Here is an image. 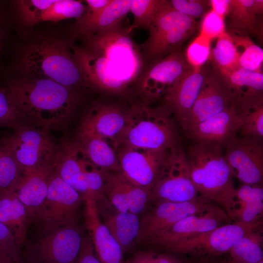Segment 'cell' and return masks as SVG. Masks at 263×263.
<instances>
[{
    "mask_svg": "<svg viewBox=\"0 0 263 263\" xmlns=\"http://www.w3.org/2000/svg\"><path fill=\"white\" fill-rule=\"evenodd\" d=\"M129 28L83 37L85 46H73V54L87 87L120 93L143 71V58Z\"/></svg>",
    "mask_w": 263,
    "mask_h": 263,
    "instance_id": "6da1fadb",
    "label": "cell"
},
{
    "mask_svg": "<svg viewBox=\"0 0 263 263\" xmlns=\"http://www.w3.org/2000/svg\"><path fill=\"white\" fill-rule=\"evenodd\" d=\"M2 86L15 109L30 124L48 131L64 125L81 99L80 90L48 79L19 76Z\"/></svg>",
    "mask_w": 263,
    "mask_h": 263,
    "instance_id": "7a4b0ae2",
    "label": "cell"
},
{
    "mask_svg": "<svg viewBox=\"0 0 263 263\" xmlns=\"http://www.w3.org/2000/svg\"><path fill=\"white\" fill-rule=\"evenodd\" d=\"M191 181L199 195L221 207L233 219L237 207L234 175L225 155V148L192 142L184 150Z\"/></svg>",
    "mask_w": 263,
    "mask_h": 263,
    "instance_id": "3957f363",
    "label": "cell"
},
{
    "mask_svg": "<svg viewBox=\"0 0 263 263\" xmlns=\"http://www.w3.org/2000/svg\"><path fill=\"white\" fill-rule=\"evenodd\" d=\"M70 49L57 38L38 39L24 47L15 69L21 73V76L50 79L80 90V87L87 85Z\"/></svg>",
    "mask_w": 263,
    "mask_h": 263,
    "instance_id": "277c9868",
    "label": "cell"
},
{
    "mask_svg": "<svg viewBox=\"0 0 263 263\" xmlns=\"http://www.w3.org/2000/svg\"><path fill=\"white\" fill-rule=\"evenodd\" d=\"M175 121L164 104L156 107L145 103L133 105L127 111L126 127L118 148L170 150L181 146Z\"/></svg>",
    "mask_w": 263,
    "mask_h": 263,
    "instance_id": "5b68a950",
    "label": "cell"
},
{
    "mask_svg": "<svg viewBox=\"0 0 263 263\" xmlns=\"http://www.w3.org/2000/svg\"><path fill=\"white\" fill-rule=\"evenodd\" d=\"M22 247L29 263H75L84 234L77 223L49 229L34 228Z\"/></svg>",
    "mask_w": 263,
    "mask_h": 263,
    "instance_id": "8992f818",
    "label": "cell"
},
{
    "mask_svg": "<svg viewBox=\"0 0 263 263\" xmlns=\"http://www.w3.org/2000/svg\"><path fill=\"white\" fill-rule=\"evenodd\" d=\"M197 27L194 19L175 10L168 0L155 17L149 38L140 48L143 59L150 64L179 51Z\"/></svg>",
    "mask_w": 263,
    "mask_h": 263,
    "instance_id": "52a82bcc",
    "label": "cell"
},
{
    "mask_svg": "<svg viewBox=\"0 0 263 263\" xmlns=\"http://www.w3.org/2000/svg\"><path fill=\"white\" fill-rule=\"evenodd\" d=\"M1 140L24 171L55 165L60 151L49 131L30 124L1 136Z\"/></svg>",
    "mask_w": 263,
    "mask_h": 263,
    "instance_id": "ba28073f",
    "label": "cell"
},
{
    "mask_svg": "<svg viewBox=\"0 0 263 263\" xmlns=\"http://www.w3.org/2000/svg\"><path fill=\"white\" fill-rule=\"evenodd\" d=\"M59 176L84 200L103 197L105 171L92 163L75 142H63L55 164Z\"/></svg>",
    "mask_w": 263,
    "mask_h": 263,
    "instance_id": "9c48e42d",
    "label": "cell"
},
{
    "mask_svg": "<svg viewBox=\"0 0 263 263\" xmlns=\"http://www.w3.org/2000/svg\"><path fill=\"white\" fill-rule=\"evenodd\" d=\"M82 202L80 194L55 169L49 180L46 199L31 220L29 227L49 229L76 224Z\"/></svg>",
    "mask_w": 263,
    "mask_h": 263,
    "instance_id": "30bf717a",
    "label": "cell"
},
{
    "mask_svg": "<svg viewBox=\"0 0 263 263\" xmlns=\"http://www.w3.org/2000/svg\"><path fill=\"white\" fill-rule=\"evenodd\" d=\"M198 195L190 178L184 149L181 145L171 149L152 189V201L181 203Z\"/></svg>",
    "mask_w": 263,
    "mask_h": 263,
    "instance_id": "8fae6325",
    "label": "cell"
},
{
    "mask_svg": "<svg viewBox=\"0 0 263 263\" xmlns=\"http://www.w3.org/2000/svg\"><path fill=\"white\" fill-rule=\"evenodd\" d=\"M263 227V219L253 223L236 221L181 241L168 251L196 256H220L247 233Z\"/></svg>",
    "mask_w": 263,
    "mask_h": 263,
    "instance_id": "7c38bea8",
    "label": "cell"
},
{
    "mask_svg": "<svg viewBox=\"0 0 263 263\" xmlns=\"http://www.w3.org/2000/svg\"><path fill=\"white\" fill-rule=\"evenodd\" d=\"M191 68L184 55L177 51L145 69L135 83L136 90L146 104L163 100Z\"/></svg>",
    "mask_w": 263,
    "mask_h": 263,
    "instance_id": "4fadbf2b",
    "label": "cell"
},
{
    "mask_svg": "<svg viewBox=\"0 0 263 263\" xmlns=\"http://www.w3.org/2000/svg\"><path fill=\"white\" fill-rule=\"evenodd\" d=\"M216 205L215 203L200 195L188 202L156 203L151 210L140 219L137 242L146 243L181 219L203 213Z\"/></svg>",
    "mask_w": 263,
    "mask_h": 263,
    "instance_id": "5bb4252c",
    "label": "cell"
},
{
    "mask_svg": "<svg viewBox=\"0 0 263 263\" xmlns=\"http://www.w3.org/2000/svg\"><path fill=\"white\" fill-rule=\"evenodd\" d=\"M170 150L120 146L116 150L120 172L131 183L152 191Z\"/></svg>",
    "mask_w": 263,
    "mask_h": 263,
    "instance_id": "9a60e30c",
    "label": "cell"
},
{
    "mask_svg": "<svg viewBox=\"0 0 263 263\" xmlns=\"http://www.w3.org/2000/svg\"><path fill=\"white\" fill-rule=\"evenodd\" d=\"M263 138L238 136L225 147L234 177L243 184L263 185Z\"/></svg>",
    "mask_w": 263,
    "mask_h": 263,
    "instance_id": "2e32d148",
    "label": "cell"
},
{
    "mask_svg": "<svg viewBox=\"0 0 263 263\" xmlns=\"http://www.w3.org/2000/svg\"><path fill=\"white\" fill-rule=\"evenodd\" d=\"M236 100L218 71L206 75L200 93L189 113L179 125L184 132L230 107Z\"/></svg>",
    "mask_w": 263,
    "mask_h": 263,
    "instance_id": "e0dca14e",
    "label": "cell"
},
{
    "mask_svg": "<svg viewBox=\"0 0 263 263\" xmlns=\"http://www.w3.org/2000/svg\"><path fill=\"white\" fill-rule=\"evenodd\" d=\"M245 105L237 99L228 108L184 133L192 142L215 144L225 148L229 142L239 136Z\"/></svg>",
    "mask_w": 263,
    "mask_h": 263,
    "instance_id": "ac0fdd59",
    "label": "cell"
},
{
    "mask_svg": "<svg viewBox=\"0 0 263 263\" xmlns=\"http://www.w3.org/2000/svg\"><path fill=\"white\" fill-rule=\"evenodd\" d=\"M230 220L225 210L216 205L203 213L181 219L145 244L168 251L181 241L227 224Z\"/></svg>",
    "mask_w": 263,
    "mask_h": 263,
    "instance_id": "d6986e66",
    "label": "cell"
},
{
    "mask_svg": "<svg viewBox=\"0 0 263 263\" xmlns=\"http://www.w3.org/2000/svg\"><path fill=\"white\" fill-rule=\"evenodd\" d=\"M127 111L112 104L94 105L85 115L78 130L94 134L108 141L116 150L125 130Z\"/></svg>",
    "mask_w": 263,
    "mask_h": 263,
    "instance_id": "ffe728a7",
    "label": "cell"
},
{
    "mask_svg": "<svg viewBox=\"0 0 263 263\" xmlns=\"http://www.w3.org/2000/svg\"><path fill=\"white\" fill-rule=\"evenodd\" d=\"M104 196L118 212L137 215L152 201L151 191L131 183L120 172L105 170Z\"/></svg>",
    "mask_w": 263,
    "mask_h": 263,
    "instance_id": "44dd1931",
    "label": "cell"
},
{
    "mask_svg": "<svg viewBox=\"0 0 263 263\" xmlns=\"http://www.w3.org/2000/svg\"><path fill=\"white\" fill-rule=\"evenodd\" d=\"M84 218L95 255L101 263H125L122 249L100 220L97 202L91 199L84 201Z\"/></svg>",
    "mask_w": 263,
    "mask_h": 263,
    "instance_id": "7402d4cb",
    "label": "cell"
},
{
    "mask_svg": "<svg viewBox=\"0 0 263 263\" xmlns=\"http://www.w3.org/2000/svg\"><path fill=\"white\" fill-rule=\"evenodd\" d=\"M131 0H112L97 13L86 12L76 19L73 26L75 36L83 37L102 34L121 27L120 24L130 12Z\"/></svg>",
    "mask_w": 263,
    "mask_h": 263,
    "instance_id": "603a6c76",
    "label": "cell"
},
{
    "mask_svg": "<svg viewBox=\"0 0 263 263\" xmlns=\"http://www.w3.org/2000/svg\"><path fill=\"white\" fill-rule=\"evenodd\" d=\"M206 74L191 68L165 96L164 104L180 125L191 110L201 91Z\"/></svg>",
    "mask_w": 263,
    "mask_h": 263,
    "instance_id": "cb8c5ba5",
    "label": "cell"
},
{
    "mask_svg": "<svg viewBox=\"0 0 263 263\" xmlns=\"http://www.w3.org/2000/svg\"><path fill=\"white\" fill-rule=\"evenodd\" d=\"M55 169V165H53L24 171L14 190L26 208L30 224L46 199L49 180Z\"/></svg>",
    "mask_w": 263,
    "mask_h": 263,
    "instance_id": "d4e9b609",
    "label": "cell"
},
{
    "mask_svg": "<svg viewBox=\"0 0 263 263\" xmlns=\"http://www.w3.org/2000/svg\"><path fill=\"white\" fill-rule=\"evenodd\" d=\"M74 142L98 168L106 171L120 172L116 151L106 140L94 134L78 130Z\"/></svg>",
    "mask_w": 263,
    "mask_h": 263,
    "instance_id": "484cf974",
    "label": "cell"
},
{
    "mask_svg": "<svg viewBox=\"0 0 263 263\" xmlns=\"http://www.w3.org/2000/svg\"><path fill=\"white\" fill-rule=\"evenodd\" d=\"M0 223L8 228L22 248L30 222L26 207L14 191L0 194Z\"/></svg>",
    "mask_w": 263,
    "mask_h": 263,
    "instance_id": "4316f807",
    "label": "cell"
},
{
    "mask_svg": "<svg viewBox=\"0 0 263 263\" xmlns=\"http://www.w3.org/2000/svg\"><path fill=\"white\" fill-rule=\"evenodd\" d=\"M236 198L237 205L234 212L233 220L253 223L262 219L263 185L243 184L236 189Z\"/></svg>",
    "mask_w": 263,
    "mask_h": 263,
    "instance_id": "83f0119b",
    "label": "cell"
},
{
    "mask_svg": "<svg viewBox=\"0 0 263 263\" xmlns=\"http://www.w3.org/2000/svg\"><path fill=\"white\" fill-rule=\"evenodd\" d=\"M224 77L235 97L247 102L263 97V72L238 67Z\"/></svg>",
    "mask_w": 263,
    "mask_h": 263,
    "instance_id": "f1b7e54d",
    "label": "cell"
},
{
    "mask_svg": "<svg viewBox=\"0 0 263 263\" xmlns=\"http://www.w3.org/2000/svg\"><path fill=\"white\" fill-rule=\"evenodd\" d=\"M104 224L123 253L130 251L137 242L140 229V219L137 215L118 212L109 216Z\"/></svg>",
    "mask_w": 263,
    "mask_h": 263,
    "instance_id": "f546056e",
    "label": "cell"
},
{
    "mask_svg": "<svg viewBox=\"0 0 263 263\" xmlns=\"http://www.w3.org/2000/svg\"><path fill=\"white\" fill-rule=\"evenodd\" d=\"M263 11V0H230L228 16L231 25L238 32L258 33L256 16Z\"/></svg>",
    "mask_w": 263,
    "mask_h": 263,
    "instance_id": "4dcf8cb0",
    "label": "cell"
},
{
    "mask_svg": "<svg viewBox=\"0 0 263 263\" xmlns=\"http://www.w3.org/2000/svg\"><path fill=\"white\" fill-rule=\"evenodd\" d=\"M263 227L239 240L229 250L230 260L235 263H258L263 260Z\"/></svg>",
    "mask_w": 263,
    "mask_h": 263,
    "instance_id": "1f68e13d",
    "label": "cell"
},
{
    "mask_svg": "<svg viewBox=\"0 0 263 263\" xmlns=\"http://www.w3.org/2000/svg\"><path fill=\"white\" fill-rule=\"evenodd\" d=\"M217 39L211 56L216 70L225 76L239 67L240 55L229 33L226 31Z\"/></svg>",
    "mask_w": 263,
    "mask_h": 263,
    "instance_id": "d6a6232c",
    "label": "cell"
},
{
    "mask_svg": "<svg viewBox=\"0 0 263 263\" xmlns=\"http://www.w3.org/2000/svg\"><path fill=\"white\" fill-rule=\"evenodd\" d=\"M230 35L239 53V67L250 71L262 72L263 49L247 36L235 33Z\"/></svg>",
    "mask_w": 263,
    "mask_h": 263,
    "instance_id": "836d02e7",
    "label": "cell"
},
{
    "mask_svg": "<svg viewBox=\"0 0 263 263\" xmlns=\"http://www.w3.org/2000/svg\"><path fill=\"white\" fill-rule=\"evenodd\" d=\"M24 171L5 147L0 136V194L14 191Z\"/></svg>",
    "mask_w": 263,
    "mask_h": 263,
    "instance_id": "e575fe53",
    "label": "cell"
},
{
    "mask_svg": "<svg viewBox=\"0 0 263 263\" xmlns=\"http://www.w3.org/2000/svg\"><path fill=\"white\" fill-rule=\"evenodd\" d=\"M166 0H131L130 12L133 16V22L129 31L135 28L149 30L155 17L167 3Z\"/></svg>",
    "mask_w": 263,
    "mask_h": 263,
    "instance_id": "d590c367",
    "label": "cell"
},
{
    "mask_svg": "<svg viewBox=\"0 0 263 263\" xmlns=\"http://www.w3.org/2000/svg\"><path fill=\"white\" fill-rule=\"evenodd\" d=\"M87 6L80 1L74 0H56L43 13L41 21H54L80 18L87 11Z\"/></svg>",
    "mask_w": 263,
    "mask_h": 263,
    "instance_id": "8d00e7d4",
    "label": "cell"
},
{
    "mask_svg": "<svg viewBox=\"0 0 263 263\" xmlns=\"http://www.w3.org/2000/svg\"><path fill=\"white\" fill-rule=\"evenodd\" d=\"M240 133L241 136L263 138V98L244 108Z\"/></svg>",
    "mask_w": 263,
    "mask_h": 263,
    "instance_id": "74e56055",
    "label": "cell"
},
{
    "mask_svg": "<svg viewBox=\"0 0 263 263\" xmlns=\"http://www.w3.org/2000/svg\"><path fill=\"white\" fill-rule=\"evenodd\" d=\"M211 40L199 34L188 44L184 56L189 66L200 69L211 56Z\"/></svg>",
    "mask_w": 263,
    "mask_h": 263,
    "instance_id": "f35d334b",
    "label": "cell"
},
{
    "mask_svg": "<svg viewBox=\"0 0 263 263\" xmlns=\"http://www.w3.org/2000/svg\"><path fill=\"white\" fill-rule=\"evenodd\" d=\"M0 259L6 263H25L21 246L8 228L1 223Z\"/></svg>",
    "mask_w": 263,
    "mask_h": 263,
    "instance_id": "ab89813d",
    "label": "cell"
},
{
    "mask_svg": "<svg viewBox=\"0 0 263 263\" xmlns=\"http://www.w3.org/2000/svg\"><path fill=\"white\" fill-rule=\"evenodd\" d=\"M55 0H23L16 2V6L22 22L25 25H31L40 22L44 12Z\"/></svg>",
    "mask_w": 263,
    "mask_h": 263,
    "instance_id": "60d3db41",
    "label": "cell"
},
{
    "mask_svg": "<svg viewBox=\"0 0 263 263\" xmlns=\"http://www.w3.org/2000/svg\"><path fill=\"white\" fill-rule=\"evenodd\" d=\"M30 124L14 108L2 85H0V127L15 130Z\"/></svg>",
    "mask_w": 263,
    "mask_h": 263,
    "instance_id": "b9f144b4",
    "label": "cell"
},
{
    "mask_svg": "<svg viewBox=\"0 0 263 263\" xmlns=\"http://www.w3.org/2000/svg\"><path fill=\"white\" fill-rule=\"evenodd\" d=\"M226 31L225 19L211 9L203 15L200 26V35L211 41Z\"/></svg>",
    "mask_w": 263,
    "mask_h": 263,
    "instance_id": "7bdbcfd3",
    "label": "cell"
},
{
    "mask_svg": "<svg viewBox=\"0 0 263 263\" xmlns=\"http://www.w3.org/2000/svg\"><path fill=\"white\" fill-rule=\"evenodd\" d=\"M169 2L176 11L193 19L204 15L209 6L208 0H171Z\"/></svg>",
    "mask_w": 263,
    "mask_h": 263,
    "instance_id": "ee69618b",
    "label": "cell"
},
{
    "mask_svg": "<svg viewBox=\"0 0 263 263\" xmlns=\"http://www.w3.org/2000/svg\"><path fill=\"white\" fill-rule=\"evenodd\" d=\"M125 263H182L173 255L151 251L140 250L136 252Z\"/></svg>",
    "mask_w": 263,
    "mask_h": 263,
    "instance_id": "f6af8a7d",
    "label": "cell"
},
{
    "mask_svg": "<svg viewBox=\"0 0 263 263\" xmlns=\"http://www.w3.org/2000/svg\"><path fill=\"white\" fill-rule=\"evenodd\" d=\"M75 263H101L97 258L89 233L84 234L80 249Z\"/></svg>",
    "mask_w": 263,
    "mask_h": 263,
    "instance_id": "bcb514c9",
    "label": "cell"
},
{
    "mask_svg": "<svg viewBox=\"0 0 263 263\" xmlns=\"http://www.w3.org/2000/svg\"><path fill=\"white\" fill-rule=\"evenodd\" d=\"M208 1L211 9L219 16L224 19L228 16L230 7V0H209Z\"/></svg>",
    "mask_w": 263,
    "mask_h": 263,
    "instance_id": "7dc6e473",
    "label": "cell"
},
{
    "mask_svg": "<svg viewBox=\"0 0 263 263\" xmlns=\"http://www.w3.org/2000/svg\"><path fill=\"white\" fill-rule=\"evenodd\" d=\"M112 0H86L87 9L86 11L89 13H97L104 9Z\"/></svg>",
    "mask_w": 263,
    "mask_h": 263,
    "instance_id": "c3c4849f",
    "label": "cell"
},
{
    "mask_svg": "<svg viewBox=\"0 0 263 263\" xmlns=\"http://www.w3.org/2000/svg\"><path fill=\"white\" fill-rule=\"evenodd\" d=\"M211 255H204L196 262L194 263H227L226 261L215 259Z\"/></svg>",
    "mask_w": 263,
    "mask_h": 263,
    "instance_id": "681fc988",
    "label": "cell"
},
{
    "mask_svg": "<svg viewBox=\"0 0 263 263\" xmlns=\"http://www.w3.org/2000/svg\"><path fill=\"white\" fill-rule=\"evenodd\" d=\"M3 18L0 7V50L3 43V39L4 37L5 32L3 27Z\"/></svg>",
    "mask_w": 263,
    "mask_h": 263,
    "instance_id": "f907efd6",
    "label": "cell"
},
{
    "mask_svg": "<svg viewBox=\"0 0 263 263\" xmlns=\"http://www.w3.org/2000/svg\"><path fill=\"white\" fill-rule=\"evenodd\" d=\"M227 263H235L232 262L231 261L229 260L228 261H227ZM258 263H263V260H262L261 261L259 262Z\"/></svg>",
    "mask_w": 263,
    "mask_h": 263,
    "instance_id": "816d5d0a",
    "label": "cell"
},
{
    "mask_svg": "<svg viewBox=\"0 0 263 263\" xmlns=\"http://www.w3.org/2000/svg\"><path fill=\"white\" fill-rule=\"evenodd\" d=\"M0 263H6L4 262V261L0 259Z\"/></svg>",
    "mask_w": 263,
    "mask_h": 263,
    "instance_id": "f5cc1de1",
    "label": "cell"
},
{
    "mask_svg": "<svg viewBox=\"0 0 263 263\" xmlns=\"http://www.w3.org/2000/svg\"><path fill=\"white\" fill-rule=\"evenodd\" d=\"M25 263H27V262H25Z\"/></svg>",
    "mask_w": 263,
    "mask_h": 263,
    "instance_id": "db71d44e",
    "label": "cell"
}]
</instances>
